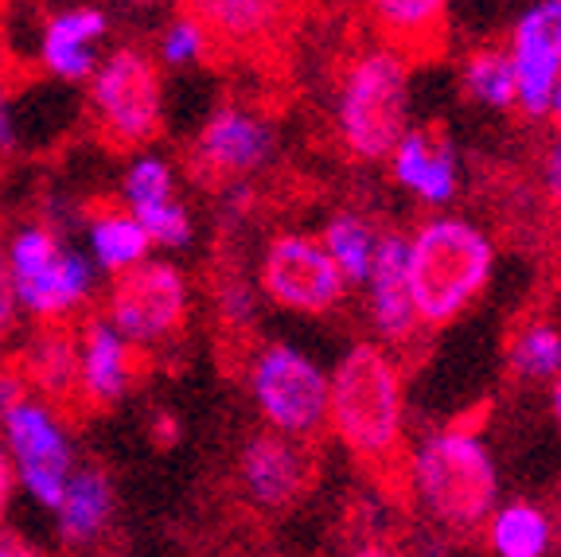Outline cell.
<instances>
[{
    "label": "cell",
    "instance_id": "obj_1",
    "mask_svg": "<svg viewBox=\"0 0 561 557\" xmlns=\"http://www.w3.org/2000/svg\"><path fill=\"white\" fill-rule=\"evenodd\" d=\"M328 421L351 456L382 479V488H398V471L413 468L402 453V375L394 359L375 343H359L343 355L328 378Z\"/></svg>",
    "mask_w": 561,
    "mask_h": 557
},
{
    "label": "cell",
    "instance_id": "obj_2",
    "mask_svg": "<svg viewBox=\"0 0 561 557\" xmlns=\"http://www.w3.org/2000/svg\"><path fill=\"white\" fill-rule=\"evenodd\" d=\"M491 246L465 218H437L410 242V296L425 328H445L488 285Z\"/></svg>",
    "mask_w": 561,
    "mask_h": 557
},
{
    "label": "cell",
    "instance_id": "obj_3",
    "mask_svg": "<svg viewBox=\"0 0 561 557\" xmlns=\"http://www.w3.org/2000/svg\"><path fill=\"white\" fill-rule=\"evenodd\" d=\"M405 62L390 47H363L343 70L340 105V140L347 157L382 160L394 152L405 133Z\"/></svg>",
    "mask_w": 561,
    "mask_h": 557
},
{
    "label": "cell",
    "instance_id": "obj_4",
    "mask_svg": "<svg viewBox=\"0 0 561 557\" xmlns=\"http://www.w3.org/2000/svg\"><path fill=\"white\" fill-rule=\"evenodd\" d=\"M160 67L145 47H117L90 82V125L110 152H133L160 137Z\"/></svg>",
    "mask_w": 561,
    "mask_h": 557
},
{
    "label": "cell",
    "instance_id": "obj_5",
    "mask_svg": "<svg viewBox=\"0 0 561 557\" xmlns=\"http://www.w3.org/2000/svg\"><path fill=\"white\" fill-rule=\"evenodd\" d=\"M417 491L440 523L472 531L495 503V468L468 429H448L417 453Z\"/></svg>",
    "mask_w": 561,
    "mask_h": 557
},
{
    "label": "cell",
    "instance_id": "obj_6",
    "mask_svg": "<svg viewBox=\"0 0 561 557\" xmlns=\"http://www.w3.org/2000/svg\"><path fill=\"white\" fill-rule=\"evenodd\" d=\"M180 16L195 24L210 67H262L285 52L297 0H180Z\"/></svg>",
    "mask_w": 561,
    "mask_h": 557
},
{
    "label": "cell",
    "instance_id": "obj_7",
    "mask_svg": "<svg viewBox=\"0 0 561 557\" xmlns=\"http://www.w3.org/2000/svg\"><path fill=\"white\" fill-rule=\"evenodd\" d=\"M105 316L137 343L175 340L187 328V285L175 265L140 258L114 273L105 293Z\"/></svg>",
    "mask_w": 561,
    "mask_h": 557
},
{
    "label": "cell",
    "instance_id": "obj_8",
    "mask_svg": "<svg viewBox=\"0 0 561 557\" xmlns=\"http://www.w3.org/2000/svg\"><path fill=\"white\" fill-rule=\"evenodd\" d=\"M82 320L87 305L79 312L39 320L27 348L12 351L24 383L44 394V406L67 425H82L94 413L82 390Z\"/></svg>",
    "mask_w": 561,
    "mask_h": 557
},
{
    "label": "cell",
    "instance_id": "obj_9",
    "mask_svg": "<svg viewBox=\"0 0 561 557\" xmlns=\"http://www.w3.org/2000/svg\"><path fill=\"white\" fill-rule=\"evenodd\" d=\"M250 390L265 421L280 433L308 436L328 418V378L285 343H270L262 355H254Z\"/></svg>",
    "mask_w": 561,
    "mask_h": 557
},
{
    "label": "cell",
    "instance_id": "obj_10",
    "mask_svg": "<svg viewBox=\"0 0 561 557\" xmlns=\"http://www.w3.org/2000/svg\"><path fill=\"white\" fill-rule=\"evenodd\" d=\"M320 479V453L316 444L297 433L262 429L238 453V484L245 499L262 511H289Z\"/></svg>",
    "mask_w": 561,
    "mask_h": 557
},
{
    "label": "cell",
    "instance_id": "obj_11",
    "mask_svg": "<svg viewBox=\"0 0 561 557\" xmlns=\"http://www.w3.org/2000/svg\"><path fill=\"white\" fill-rule=\"evenodd\" d=\"M273 152V125L245 105H219L187 152V175L210 192L254 175Z\"/></svg>",
    "mask_w": 561,
    "mask_h": 557
},
{
    "label": "cell",
    "instance_id": "obj_12",
    "mask_svg": "<svg viewBox=\"0 0 561 557\" xmlns=\"http://www.w3.org/2000/svg\"><path fill=\"white\" fill-rule=\"evenodd\" d=\"M262 288L273 305L320 316L343 300V273L316 238L280 235L265 246Z\"/></svg>",
    "mask_w": 561,
    "mask_h": 557
},
{
    "label": "cell",
    "instance_id": "obj_13",
    "mask_svg": "<svg viewBox=\"0 0 561 557\" xmlns=\"http://www.w3.org/2000/svg\"><path fill=\"white\" fill-rule=\"evenodd\" d=\"M4 433H9L12 456H16V468L24 476L27 491L44 507H59L70 476V448L55 413L47 406L16 401L4 413Z\"/></svg>",
    "mask_w": 561,
    "mask_h": 557
},
{
    "label": "cell",
    "instance_id": "obj_14",
    "mask_svg": "<svg viewBox=\"0 0 561 557\" xmlns=\"http://www.w3.org/2000/svg\"><path fill=\"white\" fill-rule=\"evenodd\" d=\"M157 371V355L145 343L122 340L117 328L102 323L87 308L82 320V390H87L90 410H105L122 401L133 386H145Z\"/></svg>",
    "mask_w": 561,
    "mask_h": 557
},
{
    "label": "cell",
    "instance_id": "obj_15",
    "mask_svg": "<svg viewBox=\"0 0 561 557\" xmlns=\"http://www.w3.org/2000/svg\"><path fill=\"white\" fill-rule=\"evenodd\" d=\"M370 32L405 67H430L448 52V0H367Z\"/></svg>",
    "mask_w": 561,
    "mask_h": 557
},
{
    "label": "cell",
    "instance_id": "obj_16",
    "mask_svg": "<svg viewBox=\"0 0 561 557\" xmlns=\"http://www.w3.org/2000/svg\"><path fill=\"white\" fill-rule=\"evenodd\" d=\"M515 98L526 117H542L550 110L553 87L561 75V0L538 4L515 27Z\"/></svg>",
    "mask_w": 561,
    "mask_h": 557
},
{
    "label": "cell",
    "instance_id": "obj_17",
    "mask_svg": "<svg viewBox=\"0 0 561 557\" xmlns=\"http://www.w3.org/2000/svg\"><path fill=\"white\" fill-rule=\"evenodd\" d=\"M370 308H375V328L382 340L394 348H410L417 336V312L410 296V242L402 235H390L375 246L370 258Z\"/></svg>",
    "mask_w": 561,
    "mask_h": 557
},
{
    "label": "cell",
    "instance_id": "obj_18",
    "mask_svg": "<svg viewBox=\"0 0 561 557\" xmlns=\"http://www.w3.org/2000/svg\"><path fill=\"white\" fill-rule=\"evenodd\" d=\"M394 175L430 203H448L456 192V164L453 145H448L440 125L402 133L394 145Z\"/></svg>",
    "mask_w": 561,
    "mask_h": 557
},
{
    "label": "cell",
    "instance_id": "obj_19",
    "mask_svg": "<svg viewBox=\"0 0 561 557\" xmlns=\"http://www.w3.org/2000/svg\"><path fill=\"white\" fill-rule=\"evenodd\" d=\"M16 300L35 316V320H51V316L79 312L90 296V265L75 253H55L51 262L39 265L27 277H16Z\"/></svg>",
    "mask_w": 561,
    "mask_h": 557
},
{
    "label": "cell",
    "instance_id": "obj_20",
    "mask_svg": "<svg viewBox=\"0 0 561 557\" xmlns=\"http://www.w3.org/2000/svg\"><path fill=\"white\" fill-rule=\"evenodd\" d=\"M70 484L59 499V538L67 546H87L114 519V488L102 468H82L79 476H67Z\"/></svg>",
    "mask_w": 561,
    "mask_h": 557
},
{
    "label": "cell",
    "instance_id": "obj_21",
    "mask_svg": "<svg viewBox=\"0 0 561 557\" xmlns=\"http://www.w3.org/2000/svg\"><path fill=\"white\" fill-rule=\"evenodd\" d=\"M105 32V12L98 9H70L44 24V67L59 79H87L94 70V44Z\"/></svg>",
    "mask_w": 561,
    "mask_h": 557
},
{
    "label": "cell",
    "instance_id": "obj_22",
    "mask_svg": "<svg viewBox=\"0 0 561 557\" xmlns=\"http://www.w3.org/2000/svg\"><path fill=\"white\" fill-rule=\"evenodd\" d=\"M87 223H90V238H94L98 262L110 273L125 270V265L140 262L149 253V235L137 223V215H129L110 195H98V200L87 203Z\"/></svg>",
    "mask_w": 561,
    "mask_h": 557
},
{
    "label": "cell",
    "instance_id": "obj_23",
    "mask_svg": "<svg viewBox=\"0 0 561 557\" xmlns=\"http://www.w3.org/2000/svg\"><path fill=\"white\" fill-rule=\"evenodd\" d=\"M546 542H550V526H546L542 511L526 503L507 507L491 523V546L503 557H538L546 554Z\"/></svg>",
    "mask_w": 561,
    "mask_h": 557
},
{
    "label": "cell",
    "instance_id": "obj_24",
    "mask_svg": "<svg viewBox=\"0 0 561 557\" xmlns=\"http://www.w3.org/2000/svg\"><path fill=\"white\" fill-rule=\"evenodd\" d=\"M465 87L480 102L507 110V105H515V67L495 47H480L465 59Z\"/></svg>",
    "mask_w": 561,
    "mask_h": 557
},
{
    "label": "cell",
    "instance_id": "obj_25",
    "mask_svg": "<svg viewBox=\"0 0 561 557\" xmlns=\"http://www.w3.org/2000/svg\"><path fill=\"white\" fill-rule=\"evenodd\" d=\"M328 246L324 250L335 258L343 281H367L370 273V258H375V238H370V227L355 215H335L328 223Z\"/></svg>",
    "mask_w": 561,
    "mask_h": 557
},
{
    "label": "cell",
    "instance_id": "obj_26",
    "mask_svg": "<svg viewBox=\"0 0 561 557\" xmlns=\"http://www.w3.org/2000/svg\"><path fill=\"white\" fill-rule=\"evenodd\" d=\"M137 207V223L145 227L149 242H160V246H187L192 238V218L180 203L168 200H152V203H133Z\"/></svg>",
    "mask_w": 561,
    "mask_h": 557
},
{
    "label": "cell",
    "instance_id": "obj_27",
    "mask_svg": "<svg viewBox=\"0 0 561 557\" xmlns=\"http://www.w3.org/2000/svg\"><path fill=\"white\" fill-rule=\"evenodd\" d=\"M515 366L523 375H553L561 366V336L546 323H535L530 331H523V340L515 343Z\"/></svg>",
    "mask_w": 561,
    "mask_h": 557
},
{
    "label": "cell",
    "instance_id": "obj_28",
    "mask_svg": "<svg viewBox=\"0 0 561 557\" xmlns=\"http://www.w3.org/2000/svg\"><path fill=\"white\" fill-rule=\"evenodd\" d=\"M168 195H172V172L164 160L145 157L129 168V175H125V200L129 203H152L168 200Z\"/></svg>",
    "mask_w": 561,
    "mask_h": 557
},
{
    "label": "cell",
    "instance_id": "obj_29",
    "mask_svg": "<svg viewBox=\"0 0 561 557\" xmlns=\"http://www.w3.org/2000/svg\"><path fill=\"white\" fill-rule=\"evenodd\" d=\"M160 52H164V59L172 62V67H184V62L203 59V39H199V32H195L192 20L180 16V24L164 35V47H160Z\"/></svg>",
    "mask_w": 561,
    "mask_h": 557
},
{
    "label": "cell",
    "instance_id": "obj_30",
    "mask_svg": "<svg viewBox=\"0 0 561 557\" xmlns=\"http://www.w3.org/2000/svg\"><path fill=\"white\" fill-rule=\"evenodd\" d=\"M16 316H20V300H16V285H12V270L4 262V242H0V343H9V336L16 331Z\"/></svg>",
    "mask_w": 561,
    "mask_h": 557
},
{
    "label": "cell",
    "instance_id": "obj_31",
    "mask_svg": "<svg viewBox=\"0 0 561 557\" xmlns=\"http://www.w3.org/2000/svg\"><path fill=\"white\" fill-rule=\"evenodd\" d=\"M24 394H27V383H24V375H20V366H16V359H0V418L16 406V401H24Z\"/></svg>",
    "mask_w": 561,
    "mask_h": 557
},
{
    "label": "cell",
    "instance_id": "obj_32",
    "mask_svg": "<svg viewBox=\"0 0 561 557\" xmlns=\"http://www.w3.org/2000/svg\"><path fill=\"white\" fill-rule=\"evenodd\" d=\"M542 175H546V200H550L553 215L561 218V137L546 148V164H542Z\"/></svg>",
    "mask_w": 561,
    "mask_h": 557
},
{
    "label": "cell",
    "instance_id": "obj_33",
    "mask_svg": "<svg viewBox=\"0 0 561 557\" xmlns=\"http://www.w3.org/2000/svg\"><path fill=\"white\" fill-rule=\"evenodd\" d=\"M175 441H180L175 418L172 413H157V418H152V444H157V448H172Z\"/></svg>",
    "mask_w": 561,
    "mask_h": 557
},
{
    "label": "cell",
    "instance_id": "obj_34",
    "mask_svg": "<svg viewBox=\"0 0 561 557\" xmlns=\"http://www.w3.org/2000/svg\"><path fill=\"white\" fill-rule=\"evenodd\" d=\"M9 503H12V464L4 456V448H0V519H4Z\"/></svg>",
    "mask_w": 561,
    "mask_h": 557
},
{
    "label": "cell",
    "instance_id": "obj_35",
    "mask_svg": "<svg viewBox=\"0 0 561 557\" xmlns=\"http://www.w3.org/2000/svg\"><path fill=\"white\" fill-rule=\"evenodd\" d=\"M0 554H32V546H27V542H16V534L0 531Z\"/></svg>",
    "mask_w": 561,
    "mask_h": 557
},
{
    "label": "cell",
    "instance_id": "obj_36",
    "mask_svg": "<svg viewBox=\"0 0 561 557\" xmlns=\"http://www.w3.org/2000/svg\"><path fill=\"white\" fill-rule=\"evenodd\" d=\"M9 94V52H4V39H0V98Z\"/></svg>",
    "mask_w": 561,
    "mask_h": 557
},
{
    "label": "cell",
    "instance_id": "obj_37",
    "mask_svg": "<svg viewBox=\"0 0 561 557\" xmlns=\"http://www.w3.org/2000/svg\"><path fill=\"white\" fill-rule=\"evenodd\" d=\"M550 110H553V122H558V129H561V75H558V87H553Z\"/></svg>",
    "mask_w": 561,
    "mask_h": 557
},
{
    "label": "cell",
    "instance_id": "obj_38",
    "mask_svg": "<svg viewBox=\"0 0 561 557\" xmlns=\"http://www.w3.org/2000/svg\"><path fill=\"white\" fill-rule=\"evenodd\" d=\"M122 4H129V9H157L164 0H122Z\"/></svg>",
    "mask_w": 561,
    "mask_h": 557
},
{
    "label": "cell",
    "instance_id": "obj_39",
    "mask_svg": "<svg viewBox=\"0 0 561 557\" xmlns=\"http://www.w3.org/2000/svg\"><path fill=\"white\" fill-rule=\"evenodd\" d=\"M553 413H558V425H561V378H558V386H553Z\"/></svg>",
    "mask_w": 561,
    "mask_h": 557
}]
</instances>
